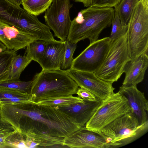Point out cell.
I'll list each match as a JSON object with an SVG mask.
<instances>
[{"mask_svg": "<svg viewBox=\"0 0 148 148\" xmlns=\"http://www.w3.org/2000/svg\"><path fill=\"white\" fill-rule=\"evenodd\" d=\"M140 0H121L114 7L119 16L121 23L123 25H127L133 10Z\"/></svg>", "mask_w": 148, "mask_h": 148, "instance_id": "20", "label": "cell"}, {"mask_svg": "<svg viewBox=\"0 0 148 148\" xmlns=\"http://www.w3.org/2000/svg\"><path fill=\"white\" fill-rule=\"evenodd\" d=\"M7 49L5 46L0 41V52H2Z\"/></svg>", "mask_w": 148, "mask_h": 148, "instance_id": "36", "label": "cell"}, {"mask_svg": "<svg viewBox=\"0 0 148 148\" xmlns=\"http://www.w3.org/2000/svg\"><path fill=\"white\" fill-rule=\"evenodd\" d=\"M2 119L25 136L29 131L66 138L81 127L55 107L31 101L3 104Z\"/></svg>", "mask_w": 148, "mask_h": 148, "instance_id": "1", "label": "cell"}, {"mask_svg": "<svg viewBox=\"0 0 148 148\" xmlns=\"http://www.w3.org/2000/svg\"><path fill=\"white\" fill-rule=\"evenodd\" d=\"M32 80L22 81L19 80H8L0 83V88L15 90L25 93L30 94Z\"/></svg>", "mask_w": 148, "mask_h": 148, "instance_id": "24", "label": "cell"}, {"mask_svg": "<svg viewBox=\"0 0 148 148\" xmlns=\"http://www.w3.org/2000/svg\"><path fill=\"white\" fill-rule=\"evenodd\" d=\"M47 42L41 40H35L26 47L25 53L32 60L39 63L44 54Z\"/></svg>", "mask_w": 148, "mask_h": 148, "instance_id": "22", "label": "cell"}, {"mask_svg": "<svg viewBox=\"0 0 148 148\" xmlns=\"http://www.w3.org/2000/svg\"><path fill=\"white\" fill-rule=\"evenodd\" d=\"M22 0H21V1H22Z\"/></svg>", "mask_w": 148, "mask_h": 148, "instance_id": "38", "label": "cell"}, {"mask_svg": "<svg viewBox=\"0 0 148 148\" xmlns=\"http://www.w3.org/2000/svg\"><path fill=\"white\" fill-rule=\"evenodd\" d=\"M78 102L84 103V101L78 97L70 95L42 100L36 103L54 107L67 106Z\"/></svg>", "mask_w": 148, "mask_h": 148, "instance_id": "23", "label": "cell"}, {"mask_svg": "<svg viewBox=\"0 0 148 148\" xmlns=\"http://www.w3.org/2000/svg\"><path fill=\"white\" fill-rule=\"evenodd\" d=\"M83 21L77 23L72 20L67 39L72 43L88 39L90 43L98 39L100 34L111 24L114 14L112 8L90 6L81 11Z\"/></svg>", "mask_w": 148, "mask_h": 148, "instance_id": "3", "label": "cell"}, {"mask_svg": "<svg viewBox=\"0 0 148 148\" xmlns=\"http://www.w3.org/2000/svg\"><path fill=\"white\" fill-rule=\"evenodd\" d=\"M131 112L126 99L118 91L102 101L85 125L86 127L96 132L101 130L116 119Z\"/></svg>", "mask_w": 148, "mask_h": 148, "instance_id": "6", "label": "cell"}, {"mask_svg": "<svg viewBox=\"0 0 148 148\" xmlns=\"http://www.w3.org/2000/svg\"><path fill=\"white\" fill-rule=\"evenodd\" d=\"M65 51L64 58L61 69L65 70L70 69L74 59L73 56L76 49L77 43H72L66 38L64 41Z\"/></svg>", "mask_w": 148, "mask_h": 148, "instance_id": "26", "label": "cell"}, {"mask_svg": "<svg viewBox=\"0 0 148 148\" xmlns=\"http://www.w3.org/2000/svg\"><path fill=\"white\" fill-rule=\"evenodd\" d=\"M13 4L8 0H0V19L6 22L9 21Z\"/></svg>", "mask_w": 148, "mask_h": 148, "instance_id": "29", "label": "cell"}, {"mask_svg": "<svg viewBox=\"0 0 148 148\" xmlns=\"http://www.w3.org/2000/svg\"><path fill=\"white\" fill-rule=\"evenodd\" d=\"M52 1V0H22L21 4L25 10L37 16L46 11Z\"/></svg>", "mask_w": 148, "mask_h": 148, "instance_id": "21", "label": "cell"}, {"mask_svg": "<svg viewBox=\"0 0 148 148\" xmlns=\"http://www.w3.org/2000/svg\"><path fill=\"white\" fill-rule=\"evenodd\" d=\"M121 0H92L90 6L99 7L112 8L117 5Z\"/></svg>", "mask_w": 148, "mask_h": 148, "instance_id": "31", "label": "cell"}, {"mask_svg": "<svg viewBox=\"0 0 148 148\" xmlns=\"http://www.w3.org/2000/svg\"><path fill=\"white\" fill-rule=\"evenodd\" d=\"M84 101V103L78 102L67 106L54 107L82 127L85 126L102 102V101L99 99L93 101Z\"/></svg>", "mask_w": 148, "mask_h": 148, "instance_id": "14", "label": "cell"}, {"mask_svg": "<svg viewBox=\"0 0 148 148\" xmlns=\"http://www.w3.org/2000/svg\"><path fill=\"white\" fill-rule=\"evenodd\" d=\"M25 136L16 131L6 139L5 148H27L25 143Z\"/></svg>", "mask_w": 148, "mask_h": 148, "instance_id": "27", "label": "cell"}, {"mask_svg": "<svg viewBox=\"0 0 148 148\" xmlns=\"http://www.w3.org/2000/svg\"><path fill=\"white\" fill-rule=\"evenodd\" d=\"M119 92L127 99L138 125L148 122V102L144 93L139 90L136 86L122 85L120 87Z\"/></svg>", "mask_w": 148, "mask_h": 148, "instance_id": "13", "label": "cell"}, {"mask_svg": "<svg viewBox=\"0 0 148 148\" xmlns=\"http://www.w3.org/2000/svg\"><path fill=\"white\" fill-rule=\"evenodd\" d=\"M127 36L130 57L135 60L148 53V0H140L134 7L127 24Z\"/></svg>", "mask_w": 148, "mask_h": 148, "instance_id": "4", "label": "cell"}, {"mask_svg": "<svg viewBox=\"0 0 148 148\" xmlns=\"http://www.w3.org/2000/svg\"><path fill=\"white\" fill-rule=\"evenodd\" d=\"M148 122L139 126L131 112L116 119L103 128L101 132L112 139L113 147L129 144L148 131Z\"/></svg>", "mask_w": 148, "mask_h": 148, "instance_id": "7", "label": "cell"}, {"mask_svg": "<svg viewBox=\"0 0 148 148\" xmlns=\"http://www.w3.org/2000/svg\"><path fill=\"white\" fill-rule=\"evenodd\" d=\"M112 139L102 133L81 127L64 138V145L68 147L107 148L113 147Z\"/></svg>", "mask_w": 148, "mask_h": 148, "instance_id": "12", "label": "cell"}, {"mask_svg": "<svg viewBox=\"0 0 148 148\" xmlns=\"http://www.w3.org/2000/svg\"><path fill=\"white\" fill-rule=\"evenodd\" d=\"M127 32L111 43L103 62L94 73L101 79L112 83L117 82L124 73L127 63L131 60Z\"/></svg>", "mask_w": 148, "mask_h": 148, "instance_id": "5", "label": "cell"}, {"mask_svg": "<svg viewBox=\"0 0 148 148\" xmlns=\"http://www.w3.org/2000/svg\"><path fill=\"white\" fill-rule=\"evenodd\" d=\"M111 24L112 30L109 37L111 42L125 34L128 29L127 25H123L121 23L118 14L115 10L114 16Z\"/></svg>", "mask_w": 148, "mask_h": 148, "instance_id": "25", "label": "cell"}, {"mask_svg": "<svg viewBox=\"0 0 148 148\" xmlns=\"http://www.w3.org/2000/svg\"><path fill=\"white\" fill-rule=\"evenodd\" d=\"M76 2L82 3L84 6L86 7L90 6L91 4L92 0H73Z\"/></svg>", "mask_w": 148, "mask_h": 148, "instance_id": "34", "label": "cell"}, {"mask_svg": "<svg viewBox=\"0 0 148 148\" xmlns=\"http://www.w3.org/2000/svg\"><path fill=\"white\" fill-rule=\"evenodd\" d=\"M148 53L142 54L135 60L128 62L124 70L125 76L123 85L136 86L143 80L148 66Z\"/></svg>", "mask_w": 148, "mask_h": 148, "instance_id": "16", "label": "cell"}, {"mask_svg": "<svg viewBox=\"0 0 148 148\" xmlns=\"http://www.w3.org/2000/svg\"><path fill=\"white\" fill-rule=\"evenodd\" d=\"M111 43L108 37L90 43L74 59L70 69L94 73L103 62Z\"/></svg>", "mask_w": 148, "mask_h": 148, "instance_id": "8", "label": "cell"}, {"mask_svg": "<svg viewBox=\"0 0 148 148\" xmlns=\"http://www.w3.org/2000/svg\"><path fill=\"white\" fill-rule=\"evenodd\" d=\"M12 3L18 6H20L21 3V0H8Z\"/></svg>", "mask_w": 148, "mask_h": 148, "instance_id": "35", "label": "cell"}, {"mask_svg": "<svg viewBox=\"0 0 148 148\" xmlns=\"http://www.w3.org/2000/svg\"><path fill=\"white\" fill-rule=\"evenodd\" d=\"M77 84L65 70H43L34 77L30 92L31 101L42 100L76 94Z\"/></svg>", "mask_w": 148, "mask_h": 148, "instance_id": "2", "label": "cell"}, {"mask_svg": "<svg viewBox=\"0 0 148 148\" xmlns=\"http://www.w3.org/2000/svg\"><path fill=\"white\" fill-rule=\"evenodd\" d=\"M16 131L12 126L0 118V148H5L6 139Z\"/></svg>", "mask_w": 148, "mask_h": 148, "instance_id": "28", "label": "cell"}, {"mask_svg": "<svg viewBox=\"0 0 148 148\" xmlns=\"http://www.w3.org/2000/svg\"><path fill=\"white\" fill-rule=\"evenodd\" d=\"M1 111H0V118H1Z\"/></svg>", "mask_w": 148, "mask_h": 148, "instance_id": "37", "label": "cell"}, {"mask_svg": "<svg viewBox=\"0 0 148 148\" xmlns=\"http://www.w3.org/2000/svg\"><path fill=\"white\" fill-rule=\"evenodd\" d=\"M32 61L25 53L23 55L16 54L12 63L8 80H19L22 73Z\"/></svg>", "mask_w": 148, "mask_h": 148, "instance_id": "19", "label": "cell"}, {"mask_svg": "<svg viewBox=\"0 0 148 148\" xmlns=\"http://www.w3.org/2000/svg\"><path fill=\"white\" fill-rule=\"evenodd\" d=\"M64 138L51 136L40 132L29 131L25 135V143L27 148L31 142L37 143L38 147H67L64 144Z\"/></svg>", "mask_w": 148, "mask_h": 148, "instance_id": "17", "label": "cell"}, {"mask_svg": "<svg viewBox=\"0 0 148 148\" xmlns=\"http://www.w3.org/2000/svg\"><path fill=\"white\" fill-rule=\"evenodd\" d=\"M8 24L36 36L39 40L47 42L55 41L49 27L40 22L36 16L14 4Z\"/></svg>", "mask_w": 148, "mask_h": 148, "instance_id": "9", "label": "cell"}, {"mask_svg": "<svg viewBox=\"0 0 148 148\" xmlns=\"http://www.w3.org/2000/svg\"><path fill=\"white\" fill-rule=\"evenodd\" d=\"M27 101H31L30 96L15 97L12 98L2 100L0 103L4 104H12L15 103Z\"/></svg>", "mask_w": 148, "mask_h": 148, "instance_id": "33", "label": "cell"}, {"mask_svg": "<svg viewBox=\"0 0 148 148\" xmlns=\"http://www.w3.org/2000/svg\"><path fill=\"white\" fill-rule=\"evenodd\" d=\"M76 94L84 101H93L98 99L90 92L83 88H78Z\"/></svg>", "mask_w": 148, "mask_h": 148, "instance_id": "32", "label": "cell"}, {"mask_svg": "<svg viewBox=\"0 0 148 148\" xmlns=\"http://www.w3.org/2000/svg\"><path fill=\"white\" fill-rule=\"evenodd\" d=\"M16 51L8 49L0 52V83L9 80L13 59Z\"/></svg>", "mask_w": 148, "mask_h": 148, "instance_id": "18", "label": "cell"}, {"mask_svg": "<svg viewBox=\"0 0 148 148\" xmlns=\"http://www.w3.org/2000/svg\"><path fill=\"white\" fill-rule=\"evenodd\" d=\"M72 7L70 0H52L44 16L55 36L63 41L67 38L71 27L70 10Z\"/></svg>", "mask_w": 148, "mask_h": 148, "instance_id": "10", "label": "cell"}, {"mask_svg": "<svg viewBox=\"0 0 148 148\" xmlns=\"http://www.w3.org/2000/svg\"><path fill=\"white\" fill-rule=\"evenodd\" d=\"M65 51L64 41L48 42L44 54L39 63L43 70H60Z\"/></svg>", "mask_w": 148, "mask_h": 148, "instance_id": "15", "label": "cell"}, {"mask_svg": "<svg viewBox=\"0 0 148 148\" xmlns=\"http://www.w3.org/2000/svg\"><path fill=\"white\" fill-rule=\"evenodd\" d=\"M65 71L78 86L89 91L100 100H104L114 93L115 88L112 83L101 79L94 73L70 69Z\"/></svg>", "mask_w": 148, "mask_h": 148, "instance_id": "11", "label": "cell"}, {"mask_svg": "<svg viewBox=\"0 0 148 148\" xmlns=\"http://www.w3.org/2000/svg\"><path fill=\"white\" fill-rule=\"evenodd\" d=\"M24 96H30V94L12 89L0 88V101L15 97Z\"/></svg>", "mask_w": 148, "mask_h": 148, "instance_id": "30", "label": "cell"}]
</instances>
